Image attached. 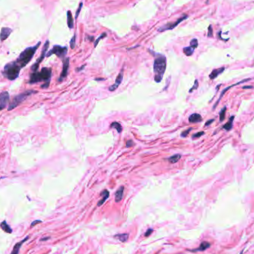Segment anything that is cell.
<instances>
[{
	"label": "cell",
	"mask_w": 254,
	"mask_h": 254,
	"mask_svg": "<svg viewBox=\"0 0 254 254\" xmlns=\"http://www.w3.org/2000/svg\"><path fill=\"white\" fill-rule=\"evenodd\" d=\"M51 74V69L44 67V68L41 69L40 71H35V72L31 73V75H30V80L28 83L30 84H34L43 81L45 82V83L41 86V88L42 89H46L50 84Z\"/></svg>",
	"instance_id": "obj_1"
},
{
	"label": "cell",
	"mask_w": 254,
	"mask_h": 254,
	"mask_svg": "<svg viewBox=\"0 0 254 254\" xmlns=\"http://www.w3.org/2000/svg\"><path fill=\"white\" fill-rule=\"evenodd\" d=\"M155 57L153 69L155 73V81L160 83L163 79V74L167 69V58L164 55L152 52Z\"/></svg>",
	"instance_id": "obj_2"
},
{
	"label": "cell",
	"mask_w": 254,
	"mask_h": 254,
	"mask_svg": "<svg viewBox=\"0 0 254 254\" xmlns=\"http://www.w3.org/2000/svg\"><path fill=\"white\" fill-rule=\"evenodd\" d=\"M41 43L39 42L36 45L32 47H28V48H25L23 51L19 54V56L18 57L17 59H16V62L18 63V65L21 67V68H24L26 65H28L29 62L32 59V58L33 57V55L35 54L36 51L38 49V48L40 45Z\"/></svg>",
	"instance_id": "obj_3"
},
{
	"label": "cell",
	"mask_w": 254,
	"mask_h": 254,
	"mask_svg": "<svg viewBox=\"0 0 254 254\" xmlns=\"http://www.w3.org/2000/svg\"><path fill=\"white\" fill-rule=\"evenodd\" d=\"M21 69L22 68L18 65V63L16 62V60L10 62V63H7L4 67V69L2 71V75L4 76V77H5L7 80H14L19 77Z\"/></svg>",
	"instance_id": "obj_4"
},
{
	"label": "cell",
	"mask_w": 254,
	"mask_h": 254,
	"mask_svg": "<svg viewBox=\"0 0 254 254\" xmlns=\"http://www.w3.org/2000/svg\"><path fill=\"white\" fill-rule=\"evenodd\" d=\"M36 93H37V91L27 90V91H23V92L14 96L13 97V99H12V100L11 101V103H9V106H8V108H7V111H11V110H13L15 108H17V106L21 105L22 103L24 102L28 97L31 96L32 95L36 94Z\"/></svg>",
	"instance_id": "obj_5"
},
{
	"label": "cell",
	"mask_w": 254,
	"mask_h": 254,
	"mask_svg": "<svg viewBox=\"0 0 254 254\" xmlns=\"http://www.w3.org/2000/svg\"><path fill=\"white\" fill-rule=\"evenodd\" d=\"M68 52V48L65 46H60V45H54L48 52H47L46 57H48L52 54H55L60 59H64L65 57Z\"/></svg>",
	"instance_id": "obj_6"
},
{
	"label": "cell",
	"mask_w": 254,
	"mask_h": 254,
	"mask_svg": "<svg viewBox=\"0 0 254 254\" xmlns=\"http://www.w3.org/2000/svg\"><path fill=\"white\" fill-rule=\"evenodd\" d=\"M49 47V40H46L44 46H43V51H42V53H41V55L38 59H37V61L36 63L33 64V65L31 66V71L33 72H35V71H38V69H39V64H40L43 60L44 59V58L46 57V54H47V51H48V48Z\"/></svg>",
	"instance_id": "obj_7"
},
{
	"label": "cell",
	"mask_w": 254,
	"mask_h": 254,
	"mask_svg": "<svg viewBox=\"0 0 254 254\" xmlns=\"http://www.w3.org/2000/svg\"><path fill=\"white\" fill-rule=\"evenodd\" d=\"M188 18V16L187 15H184L183 17H181V18H179L177 21H175V22H169V23H167L166 25H163L162 27L158 29V31L160 32H162V31H168V30H172L174 28L177 27L178 25L180 24L181 22H183L184 20H185L186 19Z\"/></svg>",
	"instance_id": "obj_8"
},
{
	"label": "cell",
	"mask_w": 254,
	"mask_h": 254,
	"mask_svg": "<svg viewBox=\"0 0 254 254\" xmlns=\"http://www.w3.org/2000/svg\"><path fill=\"white\" fill-rule=\"evenodd\" d=\"M10 95L7 91H4L0 93V111L5 109L9 103Z\"/></svg>",
	"instance_id": "obj_9"
},
{
	"label": "cell",
	"mask_w": 254,
	"mask_h": 254,
	"mask_svg": "<svg viewBox=\"0 0 254 254\" xmlns=\"http://www.w3.org/2000/svg\"><path fill=\"white\" fill-rule=\"evenodd\" d=\"M69 58L65 57V59H63V71H62L61 74L59 77V82L63 81L64 79L67 77L68 75V71H69Z\"/></svg>",
	"instance_id": "obj_10"
},
{
	"label": "cell",
	"mask_w": 254,
	"mask_h": 254,
	"mask_svg": "<svg viewBox=\"0 0 254 254\" xmlns=\"http://www.w3.org/2000/svg\"><path fill=\"white\" fill-rule=\"evenodd\" d=\"M123 79V70L122 69V70L121 71V72L119 73L118 76H117V78H116L115 83L113 84V85H111V86H110L109 90L110 91H114L115 90H116V89L118 88L119 85H120V84L121 83Z\"/></svg>",
	"instance_id": "obj_11"
},
{
	"label": "cell",
	"mask_w": 254,
	"mask_h": 254,
	"mask_svg": "<svg viewBox=\"0 0 254 254\" xmlns=\"http://www.w3.org/2000/svg\"><path fill=\"white\" fill-rule=\"evenodd\" d=\"M250 80H251V78H249V79H245V80H241V81H240V82H239V83H235V84H233V85H230V86H228V87H227L226 89H224V90H223L222 91V92L221 93V95H220V97H219V100H217V102L215 103V105H214L213 106V109H215V107H216V106H217V105L218 104H219V101H220V100H221V97H223V95H224V94H225V93L227 92V90H228V89H230V88H232V87H233V86H235V85H239V84H240V83H245V82H247V81H250Z\"/></svg>",
	"instance_id": "obj_12"
},
{
	"label": "cell",
	"mask_w": 254,
	"mask_h": 254,
	"mask_svg": "<svg viewBox=\"0 0 254 254\" xmlns=\"http://www.w3.org/2000/svg\"><path fill=\"white\" fill-rule=\"evenodd\" d=\"M12 32V30L9 28H2L1 30V33H0V39L1 41L5 40L9 37L10 34Z\"/></svg>",
	"instance_id": "obj_13"
},
{
	"label": "cell",
	"mask_w": 254,
	"mask_h": 254,
	"mask_svg": "<svg viewBox=\"0 0 254 254\" xmlns=\"http://www.w3.org/2000/svg\"><path fill=\"white\" fill-rule=\"evenodd\" d=\"M100 195L102 196V198L97 202V206L98 207L102 206L103 204L106 202V201L109 199V192L108 191L107 189H104L103 191H102V193H100Z\"/></svg>",
	"instance_id": "obj_14"
},
{
	"label": "cell",
	"mask_w": 254,
	"mask_h": 254,
	"mask_svg": "<svg viewBox=\"0 0 254 254\" xmlns=\"http://www.w3.org/2000/svg\"><path fill=\"white\" fill-rule=\"evenodd\" d=\"M123 192H124V187H120L119 189H117L116 193H115V202H120L121 200L123 199Z\"/></svg>",
	"instance_id": "obj_15"
},
{
	"label": "cell",
	"mask_w": 254,
	"mask_h": 254,
	"mask_svg": "<svg viewBox=\"0 0 254 254\" xmlns=\"http://www.w3.org/2000/svg\"><path fill=\"white\" fill-rule=\"evenodd\" d=\"M28 239H29V236H26L25 239H24L22 240L21 241H19V242H18V243L16 244L14 247H13V251H12V252L11 253V254H18L19 252V250H20L21 247H22V245H23V243H24V242H25V241H27Z\"/></svg>",
	"instance_id": "obj_16"
},
{
	"label": "cell",
	"mask_w": 254,
	"mask_h": 254,
	"mask_svg": "<svg viewBox=\"0 0 254 254\" xmlns=\"http://www.w3.org/2000/svg\"><path fill=\"white\" fill-rule=\"evenodd\" d=\"M225 70V67H221V68L214 69V70L210 73V78L211 80H214V79H215L219 75H220V74H221Z\"/></svg>",
	"instance_id": "obj_17"
},
{
	"label": "cell",
	"mask_w": 254,
	"mask_h": 254,
	"mask_svg": "<svg viewBox=\"0 0 254 254\" xmlns=\"http://www.w3.org/2000/svg\"><path fill=\"white\" fill-rule=\"evenodd\" d=\"M202 121V117L199 114H192L189 117V122L190 123H199Z\"/></svg>",
	"instance_id": "obj_18"
},
{
	"label": "cell",
	"mask_w": 254,
	"mask_h": 254,
	"mask_svg": "<svg viewBox=\"0 0 254 254\" xmlns=\"http://www.w3.org/2000/svg\"><path fill=\"white\" fill-rule=\"evenodd\" d=\"M210 247V244L209 242H207V241H204L201 244L200 246H199L198 248L194 249V250H191V252H198V251H205L206 249H207L208 247Z\"/></svg>",
	"instance_id": "obj_19"
},
{
	"label": "cell",
	"mask_w": 254,
	"mask_h": 254,
	"mask_svg": "<svg viewBox=\"0 0 254 254\" xmlns=\"http://www.w3.org/2000/svg\"><path fill=\"white\" fill-rule=\"evenodd\" d=\"M67 24L70 29H72L74 28V19L70 11H67Z\"/></svg>",
	"instance_id": "obj_20"
},
{
	"label": "cell",
	"mask_w": 254,
	"mask_h": 254,
	"mask_svg": "<svg viewBox=\"0 0 254 254\" xmlns=\"http://www.w3.org/2000/svg\"><path fill=\"white\" fill-rule=\"evenodd\" d=\"M0 227L3 230L4 232L7 233H12L13 230L10 227V226L7 225V223L6 221H3L1 224H0Z\"/></svg>",
	"instance_id": "obj_21"
},
{
	"label": "cell",
	"mask_w": 254,
	"mask_h": 254,
	"mask_svg": "<svg viewBox=\"0 0 254 254\" xmlns=\"http://www.w3.org/2000/svg\"><path fill=\"white\" fill-rule=\"evenodd\" d=\"M129 235L128 233H120V234H117V235H115L114 237L115 239H118L119 241H121V242H126L127 241V240L129 239Z\"/></svg>",
	"instance_id": "obj_22"
},
{
	"label": "cell",
	"mask_w": 254,
	"mask_h": 254,
	"mask_svg": "<svg viewBox=\"0 0 254 254\" xmlns=\"http://www.w3.org/2000/svg\"><path fill=\"white\" fill-rule=\"evenodd\" d=\"M234 118H235V116H231V117L229 118V121H227V123H226L223 126V128L225 129V130H227V131H230V130L232 129Z\"/></svg>",
	"instance_id": "obj_23"
},
{
	"label": "cell",
	"mask_w": 254,
	"mask_h": 254,
	"mask_svg": "<svg viewBox=\"0 0 254 254\" xmlns=\"http://www.w3.org/2000/svg\"><path fill=\"white\" fill-rule=\"evenodd\" d=\"M181 155L180 154H175L168 158V161L170 163H175L181 159Z\"/></svg>",
	"instance_id": "obj_24"
},
{
	"label": "cell",
	"mask_w": 254,
	"mask_h": 254,
	"mask_svg": "<svg viewBox=\"0 0 254 254\" xmlns=\"http://www.w3.org/2000/svg\"><path fill=\"white\" fill-rule=\"evenodd\" d=\"M110 128L115 129L117 130V132H118V133H121V132H122V130H123L122 126H121V125L117 122L112 123L111 124V126H110Z\"/></svg>",
	"instance_id": "obj_25"
},
{
	"label": "cell",
	"mask_w": 254,
	"mask_h": 254,
	"mask_svg": "<svg viewBox=\"0 0 254 254\" xmlns=\"http://www.w3.org/2000/svg\"><path fill=\"white\" fill-rule=\"evenodd\" d=\"M183 51H184V53L185 54V55L189 57V56H191L192 54H193V52H194V48H193L190 46L185 47V48L183 49Z\"/></svg>",
	"instance_id": "obj_26"
},
{
	"label": "cell",
	"mask_w": 254,
	"mask_h": 254,
	"mask_svg": "<svg viewBox=\"0 0 254 254\" xmlns=\"http://www.w3.org/2000/svg\"><path fill=\"white\" fill-rule=\"evenodd\" d=\"M226 111H227V107L226 106H225V107L223 108L221 110L220 113H219V117H220V121H221V122H222V121L225 120Z\"/></svg>",
	"instance_id": "obj_27"
},
{
	"label": "cell",
	"mask_w": 254,
	"mask_h": 254,
	"mask_svg": "<svg viewBox=\"0 0 254 254\" xmlns=\"http://www.w3.org/2000/svg\"><path fill=\"white\" fill-rule=\"evenodd\" d=\"M75 46H76V35H74L70 41V47L71 49H74Z\"/></svg>",
	"instance_id": "obj_28"
},
{
	"label": "cell",
	"mask_w": 254,
	"mask_h": 254,
	"mask_svg": "<svg viewBox=\"0 0 254 254\" xmlns=\"http://www.w3.org/2000/svg\"><path fill=\"white\" fill-rule=\"evenodd\" d=\"M199 45V43H198V40L196 39H192L191 42H190V47H192L193 48H196Z\"/></svg>",
	"instance_id": "obj_29"
},
{
	"label": "cell",
	"mask_w": 254,
	"mask_h": 254,
	"mask_svg": "<svg viewBox=\"0 0 254 254\" xmlns=\"http://www.w3.org/2000/svg\"><path fill=\"white\" fill-rule=\"evenodd\" d=\"M106 37V33H103V34H101V35H100V37H99L98 38H97V39H96V41H95V44H94V46H95V48L97 46V45L98 44L100 39H103V38H104V37Z\"/></svg>",
	"instance_id": "obj_30"
},
{
	"label": "cell",
	"mask_w": 254,
	"mask_h": 254,
	"mask_svg": "<svg viewBox=\"0 0 254 254\" xmlns=\"http://www.w3.org/2000/svg\"><path fill=\"white\" fill-rule=\"evenodd\" d=\"M204 135V132H198V133L194 134V135L192 136V138H193V140H195V139H196V138H199V137H201V136Z\"/></svg>",
	"instance_id": "obj_31"
},
{
	"label": "cell",
	"mask_w": 254,
	"mask_h": 254,
	"mask_svg": "<svg viewBox=\"0 0 254 254\" xmlns=\"http://www.w3.org/2000/svg\"><path fill=\"white\" fill-rule=\"evenodd\" d=\"M198 88H199V82H198V80H195V83H194V85H193V86L191 88V89H189V93H192L193 91H194V90H195V89H198Z\"/></svg>",
	"instance_id": "obj_32"
},
{
	"label": "cell",
	"mask_w": 254,
	"mask_h": 254,
	"mask_svg": "<svg viewBox=\"0 0 254 254\" xmlns=\"http://www.w3.org/2000/svg\"><path fill=\"white\" fill-rule=\"evenodd\" d=\"M82 7H83V3H82V2H80V5H79V7H78V9L77 10L76 13H75V19H77L78 16H79V13H80V11H81V9H82Z\"/></svg>",
	"instance_id": "obj_33"
},
{
	"label": "cell",
	"mask_w": 254,
	"mask_h": 254,
	"mask_svg": "<svg viewBox=\"0 0 254 254\" xmlns=\"http://www.w3.org/2000/svg\"><path fill=\"white\" fill-rule=\"evenodd\" d=\"M191 130H192V128L188 129L187 130H186V131H184V132H182L181 135V137H187V136L188 135V134H189V132H190V131H191Z\"/></svg>",
	"instance_id": "obj_34"
},
{
	"label": "cell",
	"mask_w": 254,
	"mask_h": 254,
	"mask_svg": "<svg viewBox=\"0 0 254 254\" xmlns=\"http://www.w3.org/2000/svg\"><path fill=\"white\" fill-rule=\"evenodd\" d=\"M152 232H153V230H152V228H149L148 230H147V232L145 233L144 234L145 237H149V236H150L151 234L152 233Z\"/></svg>",
	"instance_id": "obj_35"
},
{
	"label": "cell",
	"mask_w": 254,
	"mask_h": 254,
	"mask_svg": "<svg viewBox=\"0 0 254 254\" xmlns=\"http://www.w3.org/2000/svg\"><path fill=\"white\" fill-rule=\"evenodd\" d=\"M207 36L209 37H213V29H212V26L211 25L209 26V28H208Z\"/></svg>",
	"instance_id": "obj_36"
},
{
	"label": "cell",
	"mask_w": 254,
	"mask_h": 254,
	"mask_svg": "<svg viewBox=\"0 0 254 254\" xmlns=\"http://www.w3.org/2000/svg\"><path fill=\"white\" fill-rule=\"evenodd\" d=\"M133 145H134V142L132 141H131V140H129V141H128L126 142V147H128V148L132 147Z\"/></svg>",
	"instance_id": "obj_37"
},
{
	"label": "cell",
	"mask_w": 254,
	"mask_h": 254,
	"mask_svg": "<svg viewBox=\"0 0 254 254\" xmlns=\"http://www.w3.org/2000/svg\"><path fill=\"white\" fill-rule=\"evenodd\" d=\"M42 222H43V221H40V220H36V221H33V222L31 223V227H33L34 226V225H37V223H42Z\"/></svg>",
	"instance_id": "obj_38"
},
{
	"label": "cell",
	"mask_w": 254,
	"mask_h": 254,
	"mask_svg": "<svg viewBox=\"0 0 254 254\" xmlns=\"http://www.w3.org/2000/svg\"><path fill=\"white\" fill-rule=\"evenodd\" d=\"M214 121V119H211V120H210V121H208L206 123H205V126H210V124H211Z\"/></svg>",
	"instance_id": "obj_39"
},
{
	"label": "cell",
	"mask_w": 254,
	"mask_h": 254,
	"mask_svg": "<svg viewBox=\"0 0 254 254\" xmlns=\"http://www.w3.org/2000/svg\"><path fill=\"white\" fill-rule=\"evenodd\" d=\"M85 66V65H82L81 67H79V68H77V69H76V71H82L83 70V69H84V67Z\"/></svg>",
	"instance_id": "obj_40"
},
{
	"label": "cell",
	"mask_w": 254,
	"mask_h": 254,
	"mask_svg": "<svg viewBox=\"0 0 254 254\" xmlns=\"http://www.w3.org/2000/svg\"><path fill=\"white\" fill-rule=\"evenodd\" d=\"M253 86L252 85H249V86H243V87H242V89H253Z\"/></svg>",
	"instance_id": "obj_41"
}]
</instances>
